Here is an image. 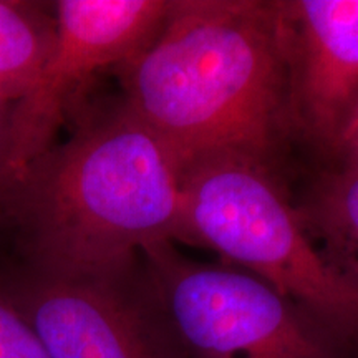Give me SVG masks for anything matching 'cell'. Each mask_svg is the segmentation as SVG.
<instances>
[{
	"instance_id": "obj_9",
	"label": "cell",
	"mask_w": 358,
	"mask_h": 358,
	"mask_svg": "<svg viewBox=\"0 0 358 358\" xmlns=\"http://www.w3.org/2000/svg\"><path fill=\"white\" fill-rule=\"evenodd\" d=\"M306 226L320 232L340 257L337 266L358 279V171L330 169L313 186Z\"/></svg>"
},
{
	"instance_id": "obj_5",
	"label": "cell",
	"mask_w": 358,
	"mask_h": 358,
	"mask_svg": "<svg viewBox=\"0 0 358 358\" xmlns=\"http://www.w3.org/2000/svg\"><path fill=\"white\" fill-rule=\"evenodd\" d=\"M0 277L50 358H176L141 256L128 266L77 275L20 262L0 268Z\"/></svg>"
},
{
	"instance_id": "obj_6",
	"label": "cell",
	"mask_w": 358,
	"mask_h": 358,
	"mask_svg": "<svg viewBox=\"0 0 358 358\" xmlns=\"http://www.w3.org/2000/svg\"><path fill=\"white\" fill-rule=\"evenodd\" d=\"M55 42L37 78L15 101L10 122L8 185L53 145L85 85L141 52L166 19L171 0H58ZM8 187V189H10Z\"/></svg>"
},
{
	"instance_id": "obj_3",
	"label": "cell",
	"mask_w": 358,
	"mask_h": 358,
	"mask_svg": "<svg viewBox=\"0 0 358 358\" xmlns=\"http://www.w3.org/2000/svg\"><path fill=\"white\" fill-rule=\"evenodd\" d=\"M185 243L257 277L348 352L358 347V279L308 239L275 168L241 156L191 163L182 176Z\"/></svg>"
},
{
	"instance_id": "obj_8",
	"label": "cell",
	"mask_w": 358,
	"mask_h": 358,
	"mask_svg": "<svg viewBox=\"0 0 358 358\" xmlns=\"http://www.w3.org/2000/svg\"><path fill=\"white\" fill-rule=\"evenodd\" d=\"M55 42L53 3L0 0V88L20 98Z\"/></svg>"
},
{
	"instance_id": "obj_11",
	"label": "cell",
	"mask_w": 358,
	"mask_h": 358,
	"mask_svg": "<svg viewBox=\"0 0 358 358\" xmlns=\"http://www.w3.org/2000/svg\"><path fill=\"white\" fill-rule=\"evenodd\" d=\"M15 98L6 90L0 88V229H2L3 217V204L8 192V173H7V159H8V140H10V122L12 111L15 106Z\"/></svg>"
},
{
	"instance_id": "obj_1",
	"label": "cell",
	"mask_w": 358,
	"mask_h": 358,
	"mask_svg": "<svg viewBox=\"0 0 358 358\" xmlns=\"http://www.w3.org/2000/svg\"><path fill=\"white\" fill-rule=\"evenodd\" d=\"M115 71L122 101L185 168L217 156L274 166L294 136L279 0H171L155 37Z\"/></svg>"
},
{
	"instance_id": "obj_10",
	"label": "cell",
	"mask_w": 358,
	"mask_h": 358,
	"mask_svg": "<svg viewBox=\"0 0 358 358\" xmlns=\"http://www.w3.org/2000/svg\"><path fill=\"white\" fill-rule=\"evenodd\" d=\"M0 358H50L47 348L24 319L0 277Z\"/></svg>"
},
{
	"instance_id": "obj_2",
	"label": "cell",
	"mask_w": 358,
	"mask_h": 358,
	"mask_svg": "<svg viewBox=\"0 0 358 358\" xmlns=\"http://www.w3.org/2000/svg\"><path fill=\"white\" fill-rule=\"evenodd\" d=\"M185 166L120 98L52 145L7 192L2 227L22 264L55 274L128 266L185 241Z\"/></svg>"
},
{
	"instance_id": "obj_12",
	"label": "cell",
	"mask_w": 358,
	"mask_h": 358,
	"mask_svg": "<svg viewBox=\"0 0 358 358\" xmlns=\"http://www.w3.org/2000/svg\"><path fill=\"white\" fill-rule=\"evenodd\" d=\"M335 159L338 163L337 168L358 171V106L345 134H343Z\"/></svg>"
},
{
	"instance_id": "obj_4",
	"label": "cell",
	"mask_w": 358,
	"mask_h": 358,
	"mask_svg": "<svg viewBox=\"0 0 358 358\" xmlns=\"http://www.w3.org/2000/svg\"><path fill=\"white\" fill-rule=\"evenodd\" d=\"M151 295L176 358H352L257 277L191 261L164 241L141 250Z\"/></svg>"
},
{
	"instance_id": "obj_7",
	"label": "cell",
	"mask_w": 358,
	"mask_h": 358,
	"mask_svg": "<svg viewBox=\"0 0 358 358\" xmlns=\"http://www.w3.org/2000/svg\"><path fill=\"white\" fill-rule=\"evenodd\" d=\"M292 134L335 158L358 106V0H279Z\"/></svg>"
}]
</instances>
